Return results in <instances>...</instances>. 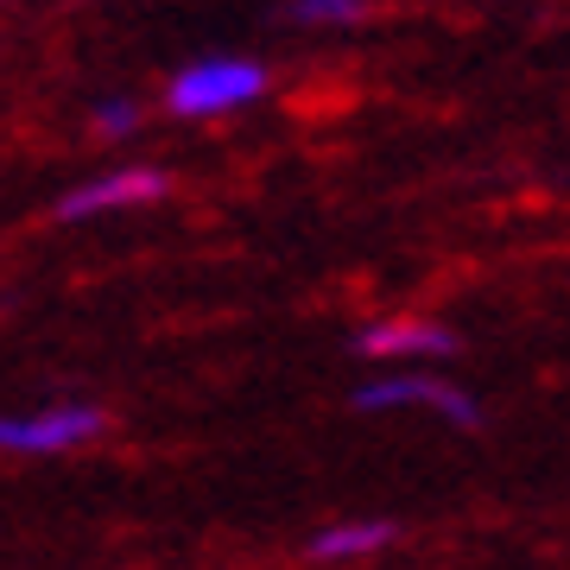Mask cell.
<instances>
[{"label": "cell", "instance_id": "6da1fadb", "mask_svg": "<svg viewBox=\"0 0 570 570\" xmlns=\"http://www.w3.org/2000/svg\"><path fill=\"white\" fill-rule=\"evenodd\" d=\"M348 406L362 419H431L444 431H482V400L450 381L444 367H387V374H367L362 387L348 393Z\"/></svg>", "mask_w": 570, "mask_h": 570}, {"label": "cell", "instance_id": "7a4b0ae2", "mask_svg": "<svg viewBox=\"0 0 570 570\" xmlns=\"http://www.w3.org/2000/svg\"><path fill=\"white\" fill-rule=\"evenodd\" d=\"M266 96V63L261 58H197L184 63L178 77L165 82V108L178 115V121H216V115H235V108L261 102Z\"/></svg>", "mask_w": 570, "mask_h": 570}, {"label": "cell", "instance_id": "3957f363", "mask_svg": "<svg viewBox=\"0 0 570 570\" xmlns=\"http://www.w3.org/2000/svg\"><path fill=\"white\" fill-rule=\"evenodd\" d=\"M108 438V412L96 400H51V406L0 412V456H70Z\"/></svg>", "mask_w": 570, "mask_h": 570}, {"label": "cell", "instance_id": "277c9868", "mask_svg": "<svg viewBox=\"0 0 570 570\" xmlns=\"http://www.w3.org/2000/svg\"><path fill=\"white\" fill-rule=\"evenodd\" d=\"M355 355L374 362L381 374L387 367H438L456 355V330L438 317H374L355 330Z\"/></svg>", "mask_w": 570, "mask_h": 570}, {"label": "cell", "instance_id": "5b68a950", "mask_svg": "<svg viewBox=\"0 0 570 570\" xmlns=\"http://www.w3.org/2000/svg\"><path fill=\"white\" fill-rule=\"evenodd\" d=\"M171 178L159 165H121V171H102V178H82L58 197V223H96V216H115V209H140V204H159Z\"/></svg>", "mask_w": 570, "mask_h": 570}, {"label": "cell", "instance_id": "8992f818", "mask_svg": "<svg viewBox=\"0 0 570 570\" xmlns=\"http://www.w3.org/2000/svg\"><path fill=\"white\" fill-rule=\"evenodd\" d=\"M393 546H400V520H387V513H348V520H324L317 532H305L298 551L317 570H355Z\"/></svg>", "mask_w": 570, "mask_h": 570}, {"label": "cell", "instance_id": "52a82bcc", "mask_svg": "<svg viewBox=\"0 0 570 570\" xmlns=\"http://www.w3.org/2000/svg\"><path fill=\"white\" fill-rule=\"evenodd\" d=\"M89 127H96V140H134L140 134V108L127 96H108V102L89 108Z\"/></svg>", "mask_w": 570, "mask_h": 570}, {"label": "cell", "instance_id": "ba28073f", "mask_svg": "<svg viewBox=\"0 0 570 570\" xmlns=\"http://www.w3.org/2000/svg\"><path fill=\"white\" fill-rule=\"evenodd\" d=\"M362 13H367V0H292V20H305V26H348Z\"/></svg>", "mask_w": 570, "mask_h": 570}]
</instances>
